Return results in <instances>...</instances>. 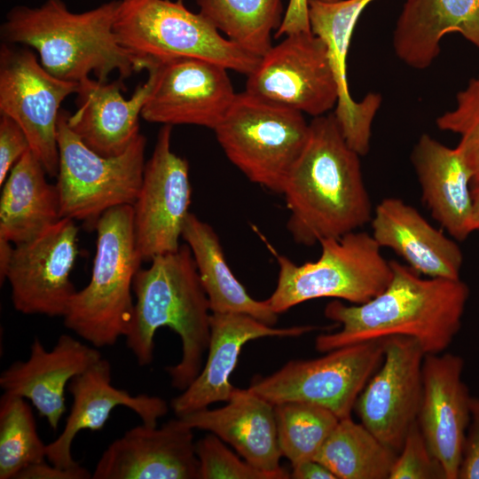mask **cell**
I'll list each match as a JSON object with an SVG mask.
<instances>
[{
	"label": "cell",
	"instance_id": "1",
	"mask_svg": "<svg viewBox=\"0 0 479 479\" xmlns=\"http://www.w3.org/2000/svg\"><path fill=\"white\" fill-rule=\"evenodd\" d=\"M390 264V281L375 297L361 304L334 300L326 306V318L340 329L318 335V351L389 336L415 339L426 354L444 352L451 345L461 328L468 286L460 279L422 278L394 260Z\"/></svg>",
	"mask_w": 479,
	"mask_h": 479
},
{
	"label": "cell",
	"instance_id": "2",
	"mask_svg": "<svg viewBox=\"0 0 479 479\" xmlns=\"http://www.w3.org/2000/svg\"><path fill=\"white\" fill-rule=\"evenodd\" d=\"M359 157L334 114L312 119L282 192L290 211L287 228L295 243L310 247L371 222L373 206Z\"/></svg>",
	"mask_w": 479,
	"mask_h": 479
},
{
	"label": "cell",
	"instance_id": "3",
	"mask_svg": "<svg viewBox=\"0 0 479 479\" xmlns=\"http://www.w3.org/2000/svg\"><path fill=\"white\" fill-rule=\"evenodd\" d=\"M121 0L82 12H71L62 0H46L38 7L17 5L1 25L4 43L33 48L51 75L80 82L93 74L108 82L117 72L123 81L147 70L153 59L131 53L118 41L114 25Z\"/></svg>",
	"mask_w": 479,
	"mask_h": 479
},
{
	"label": "cell",
	"instance_id": "4",
	"mask_svg": "<svg viewBox=\"0 0 479 479\" xmlns=\"http://www.w3.org/2000/svg\"><path fill=\"white\" fill-rule=\"evenodd\" d=\"M135 302L126 344L141 366L153 360L154 336L169 327L180 338L181 358L166 368L184 391L200 373L210 338L211 310L190 247L153 257L133 281Z\"/></svg>",
	"mask_w": 479,
	"mask_h": 479
},
{
	"label": "cell",
	"instance_id": "5",
	"mask_svg": "<svg viewBox=\"0 0 479 479\" xmlns=\"http://www.w3.org/2000/svg\"><path fill=\"white\" fill-rule=\"evenodd\" d=\"M97 247L90 282L73 295L65 326L99 349L125 337L134 302V278L143 262L137 249L133 208H113L96 224Z\"/></svg>",
	"mask_w": 479,
	"mask_h": 479
},
{
	"label": "cell",
	"instance_id": "6",
	"mask_svg": "<svg viewBox=\"0 0 479 479\" xmlns=\"http://www.w3.org/2000/svg\"><path fill=\"white\" fill-rule=\"evenodd\" d=\"M319 244V258L302 265L271 248L279 264V277L266 302L277 314L318 298L361 304L382 292L390 281V261L383 257L372 234L357 230Z\"/></svg>",
	"mask_w": 479,
	"mask_h": 479
},
{
	"label": "cell",
	"instance_id": "7",
	"mask_svg": "<svg viewBox=\"0 0 479 479\" xmlns=\"http://www.w3.org/2000/svg\"><path fill=\"white\" fill-rule=\"evenodd\" d=\"M114 28L119 43L142 58L200 59L247 76L260 60L224 38L183 0H121Z\"/></svg>",
	"mask_w": 479,
	"mask_h": 479
},
{
	"label": "cell",
	"instance_id": "8",
	"mask_svg": "<svg viewBox=\"0 0 479 479\" xmlns=\"http://www.w3.org/2000/svg\"><path fill=\"white\" fill-rule=\"evenodd\" d=\"M214 131L228 160L252 183L282 194L310 123L301 112L243 91Z\"/></svg>",
	"mask_w": 479,
	"mask_h": 479
},
{
	"label": "cell",
	"instance_id": "9",
	"mask_svg": "<svg viewBox=\"0 0 479 479\" xmlns=\"http://www.w3.org/2000/svg\"><path fill=\"white\" fill-rule=\"evenodd\" d=\"M67 111L61 109L58 122L59 170L56 186L60 216L82 221L95 230L107 210L132 206L137 197L145 164V137L139 133L116 156H103L69 128Z\"/></svg>",
	"mask_w": 479,
	"mask_h": 479
},
{
	"label": "cell",
	"instance_id": "10",
	"mask_svg": "<svg viewBox=\"0 0 479 479\" xmlns=\"http://www.w3.org/2000/svg\"><path fill=\"white\" fill-rule=\"evenodd\" d=\"M309 360H292L247 388L273 405L304 402L323 406L340 420L351 417L362 389L383 358V342L338 348Z\"/></svg>",
	"mask_w": 479,
	"mask_h": 479
},
{
	"label": "cell",
	"instance_id": "11",
	"mask_svg": "<svg viewBox=\"0 0 479 479\" xmlns=\"http://www.w3.org/2000/svg\"><path fill=\"white\" fill-rule=\"evenodd\" d=\"M79 83L59 79L41 65L27 47H0V114L24 130L30 150L50 177L59 170L58 122L61 103Z\"/></svg>",
	"mask_w": 479,
	"mask_h": 479
},
{
	"label": "cell",
	"instance_id": "12",
	"mask_svg": "<svg viewBox=\"0 0 479 479\" xmlns=\"http://www.w3.org/2000/svg\"><path fill=\"white\" fill-rule=\"evenodd\" d=\"M245 91L313 118L338 101L326 46L311 30L286 35L272 45L247 75Z\"/></svg>",
	"mask_w": 479,
	"mask_h": 479
},
{
	"label": "cell",
	"instance_id": "13",
	"mask_svg": "<svg viewBox=\"0 0 479 479\" xmlns=\"http://www.w3.org/2000/svg\"><path fill=\"white\" fill-rule=\"evenodd\" d=\"M78 227L62 217L30 240L13 245L0 279L14 309L26 315L64 317L76 292L70 279L78 255Z\"/></svg>",
	"mask_w": 479,
	"mask_h": 479
},
{
	"label": "cell",
	"instance_id": "14",
	"mask_svg": "<svg viewBox=\"0 0 479 479\" xmlns=\"http://www.w3.org/2000/svg\"><path fill=\"white\" fill-rule=\"evenodd\" d=\"M171 125L160 129L132 205L135 241L143 262L179 249L191 213L189 164L171 150Z\"/></svg>",
	"mask_w": 479,
	"mask_h": 479
},
{
	"label": "cell",
	"instance_id": "15",
	"mask_svg": "<svg viewBox=\"0 0 479 479\" xmlns=\"http://www.w3.org/2000/svg\"><path fill=\"white\" fill-rule=\"evenodd\" d=\"M382 342V361L359 394L354 409L361 423L398 453L418 419L426 353L410 337L389 336Z\"/></svg>",
	"mask_w": 479,
	"mask_h": 479
},
{
	"label": "cell",
	"instance_id": "16",
	"mask_svg": "<svg viewBox=\"0 0 479 479\" xmlns=\"http://www.w3.org/2000/svg\"><path fill=\"white\" fill-rule=\"evenodd\" d=\"M154 82L141 117L162 125L214 129L236 94L225 67L200 59H154ZM146 70V71H147Z\"/></svg>",
	"mask_w": 479,
	"mask_h": 479
},
{
	"label": "cell",
	"instance_id": "17",
	"mask_svg": "<svg viewBox=\"0 0 479 479\" xmlns=\"http://www.w3.org/2000/svg\"><path fill=\"white\" fill-rule=\"evenodd\" d=\"M192 430L179 417L136 426L103 452L92 479H199Z\"/></svg>",
	"mask_w": 479,
	"mask_h": 479
},
{
	"label": "cell",
	"instance_id": "18",
	"mask_svg": "<svg viewBox=\"0 0 479 479\" xmlns=\"http://www.w3.org/2000/svg\"><path fill=\"white\" fill-rule=\"evenodd\" d=\"M463 369V358L449 352L426 354L422 364L423 389L417 422L446 479H458L470 420L472 396L462 379Z\"/></svg>",
	"mask_w": 479,
	"mask_h": 479
},
{
	"label": "cell",
	"instance_id": "19",
	"mask_svg": "<svg viewBox=\"0 0 479 479\" xmlns=\"http://www.w3.org/2000/svg\"><path fill=\"white\" fill-rule=\"evenodd\" d=\"M375 0H309L310 30L325 43L336 81L338 101L334 115L348 145L360 156L370 149L372 125L382 97L369 92L361 101L352 98L347 75V56L356 24L367 5Z\"/></svg>",
	"mask_w": 479,
	"mask_h": 479
},
{
	"label": "cell",
	"instance_id": "20",
	"mask_svg": "<svg viewBox=\"0 0 479 479\" xmlns=\"http://www.w3.org/2000/svg\"><path fill=\"white\" fill-rule=\"evenodd\" d=\"M102 357L98 348L62 334L51 349L35 338L25 361H15L0 374L4 393L28 399L49 426L57 429L66 412L70 381Z\"/></svg>",
	"mask_w": 479,
	"mask_h": 479
},
{
	"label": "cell",
	"instance_id": "21",
	"mask_svg": "<svg viewBox=\"0 0 479 479\" xmlns=\"http://www.w3.org/2000/svg\"><path fill=\"white\" fill-rule=\"evenodd\" d=\"M314 326L275 327L243 313H212L205 363L195 380L171 401L177 417L228 402L236 388L230 377L242 347L263 337H296L318 329Z\"/></svg>",
	"mask_w": 479,
	"mask_h": 479
},
{
	"label": "cell",
	"instance_id": "22",
	"mask_svg": "<svg viewBox=\"0 0 479 479\" xmlns=\"http://www.w3.org/2000/svg\"><path fill=\"white\" fill-rule=\"evenodd\" d=\"M67 390L72 406L60 435L47 444L46 459L51 464L69 468L79 464L73 459L72 444L84 429L97 431L104 428L113 410L125 406L137 413L142 423L157 426L158 420L168 413L165 400L159 397L133 396L112 384L110 362L101 357L84 372L74 377Z\"/></svg>",
	"mask_w": 479,
	"mask_h": 479
},
{
	"label": "cell",
	"instance_id": "23",
	"mask_svg": "<svg viewBox=\"0 0 479 479\" xmlns=\"http://www.w3.org/2000/svg\"><path fill=\"white\" fill-rule=\"evenodd\" d=\"M130 98L122 95V81L108 82L87 78L79 82L76 111L67 112L69 128L94 152L103 156L122 153L140 133L138 120L152 90L153 71Z\"/></svg>",
	"mask_w": 479,
	"mask_h": 479
},
{
	"label": "cell",
	"instance_id": "24",
	"mask_svg": "<svg viewBox=\"0 0 479 479\" xmlns=\"http://www.w3.org/2000/svg\"><path fill=\"white\" fill-rule=\"evenodd\" d=\"M370 223L379 246L393 250L420 275L460 279L463 254L459 245L414 207L397 197L385 198L376 206Z\"/></svg>",
	"mask_w": 479,
	"mask_h": 479
},
{
	"label": "cell",
	"instance_id": "25",
	"mask_svg": "<svg viewBox=\"0 0 479 479\" xmlns=\"http://www.w3.org/2000/svg\"><path fill=\"white\" fill-rule=\"evenodd\" d=\"M192 429L208 431L256 468L281 479L290 474L280 467L274 405L248 389H235L227 404L201 409L179 417Z\"/></svg>",
	"mask_w": 479,
	"mask_h": 479
},
{
	"label": "cell",
	"instance_id": "26",
	"mask_svg": "<svg viewBox=\"0 0 479 479\" xmlns=\"http://www.w3.org/2000/svg\"><path fill=\"white\" fill-rule=\"evenodd\" d=\"M422 200L433 218L454 240L472 232V173L459 148L422 134L411 153Z\"/></svg>",
	"mask_w": 479,
	"mask_h": 479
},
{
	"label": "cell",
	"instance_id": "27",
	"mask_svg": "<svg viewBox=\"0 0 479 479\" xmlns=\"http://www.w3.org/2000/svg\"><path fill=\"white\" fill-rule=\"evenodd\" d=\"M458 33L479 51V0H405L393 31L397 57L423 70L440 54L443 37Z\"/></svg>",
	"mask_w": 479,
	"mask_h": 479
},
{
	"label": "cell",
	"instance_id": "28",
	"mask_svg": "<svg viewBox=\"0 0 479 479\" xmlns=\"http://www.w3.org/2000/svg\"><path fill=\"white\" fill-rule=\"evenodd\" d=\"M46 175L31 150L13 166L2 185L0 239L12 245L26 242L61 218L56 184Z\"/></svg>",
	"mask_w": 479,
	"mask_h": 479
},
{
	"label": "cell",
	"instance_id": "29",
	"mask_svg": "<svg viewBox=\"0 0 479 479\" xmlns=\"http://www.w3.org/2000/svg\"><path fill=\"white\" fill-rule=\"evenodd\" d=\"M182 238L192 251L212 313H243L269 326L276 325L279 314L266 300L254 299L232 273L211 225L190 213Z\"/></svg>",
	"mask_w": 479,
	"mask_h": 479
},
{
	"label": "cell",
	"instance_id": "30",
	"mask_svg": "<svg viewBox=\"0 0 479 479\" xmlns=\"http://www.w3.org/2000/svg\"><path fill=\"white\" fill-rule=\"evenodd\" d=\"M397 452L361 422L341 419L314 459L336 479H389Z\"/></svg>",
	"mask_w": 479,
	"mask_h": 479
},
{
	"label": "cell",
	"instance_id": "31",
	"mask_svg": "<svg viewBox=\"0 0 479 479\" xmlns=\"http://www.w3.org/2000/svg\"><path fill=\"white\" fill-rule=\"evenodd\" d=\"M203 15L219 32L247 52L263 57L279 28L282 0H196Z\"/></svg>",
	"mask_w": 479,
	"mask_h": 479
},
{
	"label": "cell",
	"instance_id": "32",
	"mask_svg": "<svg viewBox=\"0 0 479 479\" xmlns=\"http://www.w3.org/2000/svg\"><path fill=\"white\" fill-rule=\"evenodd\" d=\"M278 441L292 467L314 459L340 419L330 410L304 402L274 405Z\"/></svg>",
	"mask_w": 479,
	"mask_h": 479
},
{
	"label": "cell",
	"instance_id": "33",
	"mask_svg": "<svg viewBox=\"0 0 479 479\" xmlns=\"http://www.w3.org/2000/svg\"><path fill=\"white\" fill-rule=\"evenodd\" d=\"M33 412L25 398L4 393L0 398V479H15L29 465L46 459Z\"/></svg>",
	"mask_w": 479,
	"mask_h": 479
},
{
	"label": "cell",
	"instance_id": "34",
	"mask_svg": "<svg viewBox=\"0 0 479 479\" xmlns=\"http://www.w3.org/2000/svg\"><path fill=\"white\" fill-rule=\"evenodd\" d=\"M438 129L459 136L457 145L467 164L473 184L479 183V76L456 97L455 106L436 118Z\"/></svg>",
	"mask_w": 479,
	"mask_h": 479
},
{
	"label": "cell",
	"instance_id": "35",
	"mask_svg": "<svg viewBox=\"0 0 479 479\" xmlns=\"http://www.w3.org/2000/svg\"><path fill=\"white\" fill-rule=\"evenodd\" d=\"M199 479H281L241 459L210 433L195 443Z\"/></svg>",
	"mask_w": 479,
	"mask_h": 479
},
{
	"label": "cell",
	"instance_id": "36",
	"mask_svg": "<svg viewBox=\"0 0 479 479\" xmlns=\"http://www.w3.org/2000/svg\"><path fill=\"white\" fill-rule=\"evenodd\" d=\"M389 479H446L442 464L429 449L417 421L406 434Z\"/></svg>",
	"mask_w": 479,
	"mask_h": 479
},
{
	"label": "cell",
	"instance_id": "37",
	"mask_svg": "<svg viewBox=\"0 0 479 479\" xmlns=\"http://www.w3.org/2000/svg\"><path fill=\"white\" fill-rule=\"evenodd\" d=\"M30 150L22 128L10 116L0 117V185L2 186L17 161Z\"/></svg>",
	"mask_w": 479,
	"mask_h": 479
},
{
	"label": "cell",
	"instance_id": "38",
	"mask_svg": "<svg viewBox=\"0 0 479 479\" xmlns=\"http://www.w3.org/2000/svg\"><path fill=\"white\" fill-rule=\"evenodd\" d=\"M458 479H479V397H472L470 420L462 449Z\"/></svg>",
	"mask_w": 479,
	"mask_h": 479
},
{
	"label": "cell",
	"instance_id": "39",
	"mask_svg": "<svg viewBox=\"0 0 479 479\" xmlns=\"http://www.w3.org/2000/svg\"><path fill=\"white\" fill-rule=\"evenodd\" d=\"M92 478L86 468L78 465L75 467H60L45 460L29 465L22 469L15 479H89Z\"/></svg>",
	"mask_w": 479,
	"mask_h": 479
},
{
	"label": "cell",
	"instance_id": "40",
	"mask_svg": "<svg viewBox=\"0 0 479 479\" xmlns=\"http://www.w3.org/2000/svg\"><path fill=\"white\" fill-rule=\"evenodd\" d=\"M310 31L309 21V0H289L282 22L275 37Z\"/></svg>",
	"mask_w": 479,
	"mask_h": 479
},
{
	"label": "cell",
	"instance_id": "41",
	"mask_svg": "<svg viewBox=\"0 0 479 479\" xmlns=\"http://www.w3.org/2000/svg\"><path fill=\"white\" fill-rule=\"evenodd\" d=\"M290 478L294 479H336L335 475L322 463L310 459L292 467Z\"/></svg>",
	"mask_w": 479,
	"mask_h": 479
},
{
	"label": "cell",
	"instance_id": "42",
	"mask_svg": "<svg viewBox=\"0 0 479 479\" xmlns=\"http://www.w3.org/2000/svg\"><path fill=\"white\" fill-rule=\"evenodd\" d=\"M471 224L473 232L479 233V183H475L472 186Z\"/></svg>",
	"mask_w": 479,
	"mask_h": 479
},
{
	"label": "cell",
	"instance_id": "43",
	"mask_svg": "<svg viewBox=\"0 0 479 479\" xmlns=\"http://www.w3.org/2000/svg\"><path fill=\"white\" fill-rule=\"evenodd\" d=\"M318 1L325 2V3H334V2H338L340 0H318Z\"/></svg>",
	"mask_w": 479,
	"mask_h": 479
}]
</instances>
